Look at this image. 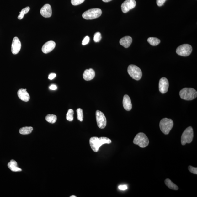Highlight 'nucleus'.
<instances>
[{"instance_id":"1","label":"nucleus","mask_w":197,"mask_h":197,"mask_svg":"<svg viewBox=\"0 0 197 197\" xmlns=\"http://www.w3.org/2000/svg\"><path fill=\"white\" fill-rule=\"evenodd\" d=\"M111 141L109 138L106 137H101L98 138L96 136L91 137L89 140L90 144L92 149L95 152H97L102 145L104 144H110Z\"/></svg>"},{"instance_id":"2","label":"nucleus","mask_w":197,"mask_h":197,"mask_svg":"<svg viewBox=\"0 0 197 197\" xmlns=\"http://www.w3.org/2000/svg\"><path fill=\"white\" fill-rule=\"evenodd\" d=\"M181 98L186 100H191L197 97V92L193 88H184L181 89L179 93Z\"/></svg>"},{"instance_id":"3","label":"nucleus","mask_w":197,"mask_h":197,"mask_svg":"<svg viewBox=\"0 0 197 197\" xmlns=\"http://www.w3.org/2000/svg\"><path fill=\"white\" fill-rule=\"evenodd\" d=\"M173 126V122L171 119L164 118L161 120L160 127L161 130L166 135L169 134Z\"/></svg>"},{"instance_id":"4","label":"nucleus","mask_w":197,"mask_h":197,"mask_svg":"<svg viewBox=\"0 0 197 197\" xmlns=\"http://www.w3.org/2000/svg\"><path fill=\"white\" fill-rule=\"evenodd\" d=\"M194 131L193 128L189 126L183 132L181 137V143L183 145L186 144H190L193 140Z\"/></svg>"},{"instance_id":"5","label":"nucleus","mask_w":197,"mask_h":197,"mask_svg":"<svg viewBox=\"0 0 197 197\" xmlns=\"http://www.w3.org/2000/svg\"><path fill=\"white\" fill-rule=\"evenodd\" d=\"M149 140L147 136L143 133L136 134L133 140V143L138 145L140 147H147L149 144Z\"/></svg>"},{"instance_id":"6","label":"nucleus","mask_w":197,"mask_h":197,"mask_svg":"<svg viewBox=\"0 0 197 197\" xmlns=\"http://www.w3.org/2000/svg\"><path fill=\"white\" fill-rule=\"evenodd\" d=\"M102 14V11L100 9L93 8L84 12L82 14V17L85 19L92 20L100 17Z\"/></svg>"},{"instance_id":"7","label":"nucleus","mask_w":197,"mask_h":197,"mask_svg":"<svg viewBox=\"0 0 197 197\" xmlns=\"http://www.w3.org/2000/svg\"><path fill=\"white\" fill-rule=\"evenodd\" d=\"M127 72L129 75L136 80H139L142 77L141 70L138 67L134 65H129L127 69Z\"/></svg>"},{"instance_id":"8","label":"nucleus","mask_w":197,"mask_h":197,"mask_svg":"<svg viewBox=\"0 0 197 197\" xmlns=\"http://www.w3.org/2000/svg\"><path fill=\"white\" fill-rule=\"evenodd\" d=\"M192 48L191 45L188 44L182 45L177 48L176 52L179 55L183 56H187L191 54Z\"/></svg>"},{"instance_id":"9","label":"nucleus","mask_w":197,"mask_h":197,"mask_svg":"<svg viewBox=\"0 0 197 197\" xmlns=\"http://www.w3.org/2000/svg\"><path fill=\"white\" fill-rule=\"evenodd\" d=\"M96 120L98 126L100 129H104L106 126L107 120L104 114L99 110L96 112Z\"/></svg>"},{"instance_id":"10","label":"nucleus","mask_w":197,"mask_h":197,"mask_svg":"<svg viewBox=\"0 0 197 197\" xmlns=\"http://www.w3.org/2000/svg\"><path fill=\"white\" fill-rule=\"evenodd\" d=\"M136 2L135 0H126L122 4V12L126 13L135 7Z\"/></svg>"},{"instance_id":"11","label":"nucleus","mask_w":197,"mask_h":197,"mask_svg":"<svg viewBox=\"0 0 197 197\" xmlns=\"http://www.w3.org/2000/svg\"><path fill=\"white\" fill-rule=\"evenodd\" d=\"M169 87L168 80L165 77H162L159 83V89L161 93H165L167 92Z\"/></svg>"},{"instance_id":"12","label":"nucleus","mask_w":197,"mask_h":197,"mask_svg":"<svg viewBox=\"0 0 197 197\" xmlns=\"http://www.w3.org/2000/svg\"><path fill=\"white\" fill-rule=\"evenodd\" d=\"M21 41L17 37H15L13 39L12 45V52L13 54H17L21 50Z\"/></svg>"},{"instance_id":"13","label":"nucleus","mask_w":197,"mask_h":197,"mask_svg":"<svg viewBox=\"0 0 197 197\" xmlns=\"http://www.w3.org/2000/svg\"><path fill=\"white\" fill-rule=\"evenodd\" d=\"M40 14L44 17H50L52 15V10L50 4H45L40 10Z\"/></svg>"},{"instance_id":"14","label":"nucleus","mask_w":197,"mask_h":197,"mask_svg":"<svg viewBox=\"0 0 197 197\" xmlns=\"http://www.w3.org/2000/svg\"><path fill=\"white\" fill-rule=\"evenodd\" d=\"M56 46V43L54 41H50L45 44L42 48V52L47 54L51 52L53 50Z\"/></svg>"},{"instance_id":"15","label":"nucleus","mask_w":197,"mask_h":197,"mask_svg":"<svg viewBox=\"0 0 197 197\" xmlns=\"http://www.w3.org/2000/svg\"><path fill=\"white\" fill-rule=\"evenodd\" d=\"M18 96L20 99L27 102L30 100V95L26 91V89H21L18 91Z\"/></svg>"},{"instance_id":"16","label":"nucleus","mask_w":197,"mask_h":197,"mask_svg":"<svg viewBox=\"0 0 197 197\" xmlns=\"http://www.w3.org/2000/svg\"><path fill=\"white\" fill-rule=\"evenodd\" d=\"M95 77V72L93 69H86L83 74V77L86 81H89L93 79Z\"/></svg>"},{"instance_id":"17","label":"nucleus","mask_w":197,"mask_h":197,"mask_svg":"<svg viewBox=\"0 0 197 197\" xmlns=\"http://www.w3.org/2000/svg\"><path fill=\"white\" fill-rule=\"evenodd\" d=\"M123 106L124 108L127 111L131 110L132 105L130 98L128 95H125L124 96L123 100Z\"/></svg>"},{"instance_id":"18","label":"nucleus","mask_w":197,"mask_h":197,"mask_svg":"<svg viewBox=\"0 0 197 197\" xmlns=\"http://www.w3.org/2000/svg\"><path fill=\"white\" fill-rule=\"evenodd\" d=\"M132 42V38L129 36H125L122 38L120 41L121 45L125 48H128L130 46Z\"/></svg>"},{"instance_id":"19","label":"nucleus","mask_w":197,"mask_h":197,"mask_svg":"<svg viewBox=\"0 0 197 197\" xmlns=\"http://www.w3.org/2000/svg\"><path fill=\"white\" fill-rule=\"evenodd\" d=\"M8 167L11 171L13 172H21L22 169L17 167V163L14 160H11L8 164Z\"/></svg>"},{"instance_id":"20","label":"nucleus","mask_w":197,"mask_h":197,"mask_svg":"<svg viewBox=\"0 0 197 197\" xmlns=\"http://www.w3.org/2000/svg\"><path fill=\"white\" fill-rule=\"evenodd\" d=\"M165 185L170 189L174 190H178V186L172 182L169 178H167L165 180Z\"/></svg>"},{"instance_id":"21","label":"nucleus","mask_w":197,"mask_h":197,"mask_svg":"<svg viewBox=\"0 0 197 197\" xmlns=\"http://www.w3.org/2000/svg\"><path fill=\"white\" fill-rule=\"evenodd\" d=\"M33 128L32 127H22L19 130V133L23 135H26L32 133Z\"/></svg>"},{"instance_id":"22","label":"nucleus","mask_w":197,"mask_h":197,"mask_svg":"<svg viewBox=\"0 0 197 197\" xmlns=\"http://www.w3.org/2000/svg\"><path fill=\"white\" fill-rule=\"evenodd\" d=\"M147 41L152 46L158 45L160 43V40L157 38L151 37L147 39Z\"/></svg>"},{"instance_id":"23","label":"nucleus","mask_w":197,"mask_h":197,"mask_svg":"<svg viewBox=\"0 0 197 197\" xmlns=\"http://www.w3.org/2000/svg\"><path fill=\"white\" fill-rule=\"evenodd\" d=\"M45 119L47 121L51 123V124H54L57 120L56 116L53 114H48L46 116Z\"/></svg>"},{"instance_id":"24","label":"nucleus","mask_w":197,"mask_h":197,"mask_svg":"<svg viewBox=\"0 0 197 197\" xmlns=\"http://www.w3.org/2000/svg\"><path fill=\"white\" fill-rule=\"evenodd\" d=\"M30 10L29 7H27L26 8H23V9L22 10L21 12H20V14L18 16V19L20 20L23 19L24 15L27 14Z\"/></svg>"},{"instance_id":"25","label":"nucleus","mask_w":197,"mask_h":197,"mask_svg":"<svg viewBox=\"0 0 197 197\" xmlns=\"http://www.w3.org/2000/svg\"><path fill=\"white\" fill-rule=\"evenodd\" d=\"M74 111L73 109H70L68 110L66 115V119L67 120L69 121H72L73 120Z\"/></svg>"},{"instance_id":"26","label":"nucleus","mask_w":197,"mask_h":197,"mask_svg":"<svg viewBox=\"0 0 197 197\" xmlns=\"http://www.w3.org/2000/svg\"><path fill=\"white\" fill-rule=\"evenodd\" d=\"M77 118L78 120L80 122H82L83 118V110L79 108L77 110Z\"/></svg>"},{"instance_id":"27","label":"nucleus","mask_w":197,"mask_h":197,"mask_svg":"<svg viewBox=\"0 0 197 197\" xmlns=\"http://www.w3.org/2000/svg\"><path fill=\"white\" fill-rule=\"evenodd\" d=\"M102 39V36L99 32L96 33L94 35L93 40L96 42H99Z\"/></svg>"},{"instance_id":"28","label":"nucleus","mask_w":197,"mask_h":197,"mask_svg":"<svg viewBox=\"0 0 197 197\" xmlns=\"http://www.w3.org/2000/svg\"><path fill=\"white\" fill-rule=\"evenodd\" d=\"M85 0H71V3L74 6L79 5L83 3Z\"/></svg>"},{"instance_id":"29","label":"nucleus","mask_w":197,"mask_h":197,"mask_svg":"<svg viewBox=\"0 0 197 197\" xmlns=\"http://www.w3.org/2000/svg\"><path fill=\"white\" fill-rule=\"evenodd\" d=\"M189 171L191 172V173L194 174H197V168L191 166H189V168H188Z\"/></svg>"},{"instance_id":"30","label":"nucleus","mask_w":197,"mask_h":197,"mask_svg":"<svg viewBox=\"0 0 197 197\" xmlns=\"http://www.w3.org/2000/svg\"><path fill=\"white\" fill-rule=\"evenodd\" d=\"M89 40H90V38L88 36H87L84 38V39L82 41V44L83 45H85L88 44L89 41Z\"/></svg>"},{"instance_id":"31","label":"nucleus","mask_w":197,"mask_h":197,"mask_svg":"<svg viewBox=\"0 0 197 197\" xmlns=\"http://www.w3.org/2000/svg\"><path fill=\"white\" fill-rule=\"evenodd\" d=\"M166 0H157V4L158 6H162L164 4Z\"/></svg>"},{"instance_id":"32","label":"nucleus","mask_w":197,"mask_h":197,"mask_svg":"<svg viewBox=\"0 0 197 197\" xmlns=\"http://www.w3.org/2000/svg\"><path fill=\"white\" fill-rule=\"evenodd\" d=\"M127 186L126 185H120L118 187V189H119L120 190H123V191H124V190H126L127 189Z\"/></svg>"},{"instance_id":"33","label":"nucleus","mask_w":197,"mask_h":197,"mask_svg":"<svg viewBox=\"0 0 197 197\" xmlns=\"http://www.w3.org/2000/svg\"><path fill=\"white\" fill-rule=\"evenodd\" d=\"M56 77V74L55 73H51L49 75L48 77V79L50 80H53Z\"/></svg>"},{"instance_id":"34","label":"nucleus","mask_w":197,"mask_h":197,"mask_svg":"<svg viewBox=\"0 0 197 197\" xmlns=\"http://www.w3.org/2000/svg\"><path fill=\"white\" fill-rule=\"evenodd\" d=\"M49 89L51 90H55L57 89V87L55 85H51L49 87Z\"/></svg>"},{"instance_id":"35","label":"nucleus","mask_w":197,"mask_h":197,"mask_svg":"<svg viewBox=\"0 0 197 197\" xmlns=\"http://www.w3.org/2000/svg\"><path fill=\"white\" fill-rule=\"evenodd\" d=\"M102 1L105 2H108L111 1L112 0H102Z\"/></svg>"},{"instance_id":"36","label":"nucleus","mask_w":197,"mask_h":197,"mask_svg":"<svg viewBox=\"0 0 197 197\" xmlns=\"http://www.w3.org/2000/svg\"><path fill=\"white\" fill-rule=\"evenodd\" d=\"M77 196H74V195H73V196H70V197H76Z\"/></svg>"}]
</instances>
